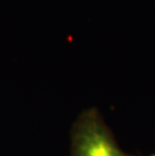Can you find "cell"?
<instances>
[{
    "label": "cell",
    "mask_w": 155,
    "mask_h": 156,
    "mask_svg": "<svg viewBox=\"0 0 155 156\" xmlns=\"http://www.w3.org/2000/svg\"><path fill=\"white\" fill-rule=\"evenodd\" d=\"M149 156H155V153H153V154H151V155H149Z\"/></svg>",
    "instance_id": "2"
},
{
    "label": "cell",
    "mask_w": 155,
    "mask_h": 156,
    "mask_svg": "<svg viewBox=\"0 0 155 156\" xmlns=\"http://www.w3.org/2000/svg\"><path fill=\"white\" fill-rule=\"evenodd\" d=\"M72 156H135L119 147L97 109L85 110L72 130Z\"/></svg>",
    "instance_id": "1"
}]
</instances>
